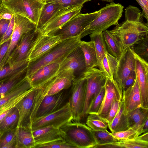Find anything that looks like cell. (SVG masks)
<instances>
[{
  "label": "cell",
  "instance_id": "6da1fadb",
  "mask_svg": "<svg viewBox=\"0 0 148 148\" xmlns=\"http://www.w3.org/2000/svg\"><path fill=\"white\" fill-rule=\"evenodd\" d=\"M125 13V21L109 31L120 42L123 50L148 36V23L143 21L139 9L129 5L126 8Z\"/></svg>",
  "mask_w": 148,
  "mask_h": 148
},
{
  "label": "cell",
  "instance_id": "7a4b0ae2",
  "mask_svg": "<svg viewBox=\"0 0 148 148\" xmlns=\"http://www.w3.org/2000/svg\"><path fill=\"white\" fill-rule=\"evenodd\" d=\"M80 36L64 40L37 59L29 62L26 77H28L40 68L52 63L60 64L73 50L79 46Z\"/></svg>",
  "mask_w": 148,
  "mask_h": 148
},
{
  "label": "cell",
  "instance_id": "3957f363",
  "mask_svg": "<svg viewBox=\"0 0 148 148\" xmlns=\"http://www.w3.org/2000/svg\"><path fill=\"white\" fill-rule=\"evenodd\" d=\"M59 130L63 139L76 148H94L97 145L92 130L86 124L71 121Z\"/></svg>",
  "mask_w": 148,
  "mask_h": 148
},
{
  "label": "cell",
  "instance_id": "277c9868",
  "mask_svg": "<svg viewBox=\"0 0 148 148\" xmlns=\"http://www.w3.org/2000/svg\"><path fill=\"white\" fill-rule=\"evenodd\" d=\"M123 6L113 2L100 9V12L80 35L81 38L95 32H103L110 26L117 25L123 12Z\"/></svg>",
  "mask_w": 148,
  "mask_h": 148
},
{
  "label": "cell",
  "instance_id": "5b68a950",
  "mask_svg": "<svg viewBox=\"0 0 148 148\" xmlns=\"http://www.w3.org/2000/svg\"><path fill=\"white\" fill-rule=\"evenodd\" d=\"M43 86L36 99L31 116V123L35 119L58 110L67 102L68 95L65 90L53 95H45L42 92Z\"/></svg>",
  "mask_w": 148,
  "mask_h": 148
},
{
  "label": "cell",
  "instance_id": "8992f818",
  "mask_svg": "<svg viewBox=\"0 0 148 148\" xmlns=\"http://www.w3.org/2000/svg\"><path fill=\"white\" fill-rule=\"evenodd\" d=\"M99 12V10L89 13H80L62 26L47 34L59 36L62 40L80 36Z\"/></svg>",
  "mask_w": 148,
  "mask_h": 148
},
{
  "label": "cell",
  "instance_id": "52a82bcc",
  "mask_svg": "<svg viewBox=\"0 0 148 148\" xmlns=\"http://www.w3.org/2000/svg\"><path fill=\"white\" fill-rule=\"evenodd\" d=\"M45 0H9L1 5L13 14L25 17L36 25Z\"/></svg>",
  "mask_w": 148,
  "mask_h": 148
},
{
  "label": "cell",
  "instance_id": "ba28073f",
  "mask_svg": "<svg viewBox=\"0 0 148 148\" xmlns=\"http://www.w3.org/2000/svg\"><path fill=\"white\" fill-rule=\"evenodd\" d=\"M84 76L86 79L87 84L82 119L87 116V112L89 106L104 86L106 79L102 71L94 68L88 69Z\"/></svg>",
  "mask_w": 148,
  "mask_h": 148
},
{
  "label": "cell",
  "instance_id": "9c48e42d",
  "mask_svg": "<svg viewBox=\"0 0 148 148\" xmlns=\"http://www.w3.org/2000/svg\"><path fill=\"white\" fill-rule=\"evenodd\" d=\"M87 80L84 76L72 82L68 101L73 116V120L79 122L84 104Z\"/></svg>",
  "mask_w": 148,
  "mask_h": 148
},
{
  "label": "cell",
  "instance_id": "30bf717a",
  "mask_svg": "<svg viewBox=\"0 0 148 148\" xmlns=\"http://www.w3.org/2000/svg\"><path fill=\"white\" fill-rule=\"evenodd\" d=\"M72 120V115L68 101L56 111L35 119L32 123L31 129L33 130L47 126H53L59 129Z\"/></svg>",
  "mask_w": 148,
  "mask_h": 148
},
{
  "label": "cell",
  "instance_id": "8fae6325",
  "mask_svg": "<svg viewBox=\"0 0 148 148\" xmlns=\"http://www.w3.org/2000/svg\"><path fill=\"white\" fill-rule=\"evenodd\" d=\"M14 16V24L9 47L0 64V69L6 65L12 52L25 34L36 29V25L27 18L17 14Z\"/></svg>",
  "mask_w": 148,
  "mask_h": 148
},
{
  "label": "cell",
  "instance_id": "7c38bea8",
  "mask_svg": "<svg viewBox=\"0 0 148 148\" xmlns=\"http://www.w3.org/2000/svg\"><path fill=\"white\" fill-rule=\"evenodd\" d=\"M87 70L83 53L79 46L60 64L57 74L64 71L77 79L83 77Z\"/></svg>",
  "mask_w": 148,
  "mask_h": 148
},
{
  "label": "cell",
  "instance_id": "4fadbf2b",
  "mask_svg": "<svg viewBox=\"0 0 148 148\" xmlns=\"http://www.w3.org/2000/svg\"><path fill=\"white\" fill-rule=\"evenodd\" d=\"M42 34L40 30L36 28L24 34L10 55L7 64L27 60L30 50Z\"/></svg>",
  "mask_w": 148,
  "mask_h": 148
},
{
  "label": "cell",
  "instance_id": "5bb4252c",
  "mask_svg": "<svg viewBox=\"0 0 148 148\" xmlns=\"http://www.w3.org/2000/svg\"><path fill=\"white\" fill-rule=\"evenodd\" d=\"M42 86L32 88L16 105L19 112L17 127H25L31 128L32 114L37 96Z\"/></svg>",
  "mask_w": 148,
  "mask_h": 148
},
{
  "label": "cell",
  "instance_id": "9a60e30c",
  "mask_svg": "<svg viewBox=\"0 0 148 148\" xmlns=\"http://www.w3.org/2000/svg\"><path fill=\"white\" fill-rule=\"evenodd\" d=\"M135 71V60L130 47L123 50L118 61L114 74V79L122 90L125 81L130 73Z\"/></svg>",
  "mask_w": 148,
  "mask_h": 148
},
{
  "label": "cell",
  "instance_id": "2e32d148",
  "mask_svg": "<svg viewBox=\"0 0 148 148\" xmlns=\"http://www.w3.org/2000/svg\"><path fill=\"white\" fill-rule=\"evenodd\" d=\"M132 51L135 58V72L140 93L141 106L148 108V63Z\"/></svg>",
  "mask_w": 148,
  "mask_h": 148
},
{
  "label": "cell",
  "instance_id": "e0dca14e",
  "mask_svg": "<svg viewBox=\"0 0 148 148\" xmlns=\"http://www.w3.org/2000/svg\"><path fill=\"white\" fill-rule=\"evenodd\" d=\"M105 94L97 114L106 119L113 102L116 100L121 101L123 91L122 88L114 79L106 78L104 85Z\"/></svg>",
  "mask_w": 148,
  "mask_h": 148
},
{
  "label": "cell",
  "instance_id": "ac0fdd59",
  "mask_svg": "<svg viewBox=\"0 0 148 148\" xmlns=\"http://www.w3.org/2000/svg\"><path fill=\"white\" fill-rule=\"evenodd\" d=\"M83 5L61 9L40 30L43 35L62 26L74 16L80 13Z\"/></svg>",
  "mask_w": 148,
  "mask_h": 148
},
{
  "label": "cell",
  "instance_id": "d6986e66",
  "mask_svg": "<svg viewBox=\"0 0 148 148\" xmlns=\"http://www.w3.org/2000/svg\"><path fill=\"white\" fill-rule=\"evenodd\" d=\"M62 40L59 36L42 34L30 50L27 60L31 62L37 59Z\"/></svg>",
  "mask_w": 148,
  "mask_h": 148
},
{
  "label": "cell",
  "instance_id": "ffe728a7",
  "mask_svg": "<svg viewBox=\"0 0 148 148\" xmlns=\"http://www.w3.org/2000/svg\"><path fill=\"white\" fill-rule=\"evenodd\" d=\"M60 64L51 63L37 70L28 77L33 88L42 86L56 77L58 71Z\"/></svg>",
  "mask_w": 148,
  "mask_h": 148
},
{
  "label": "cell",
  "instance_id": "44dd1931",
  "mask_svg": "<svg viewBox=\"0 0 148 148\" xmlns=\"http://www.w3.org/2000/svg\"><path fill=\"white\" fill-rule=\"evenodd\" d=\"M122 99L123 102V112L125 115L142 106L140 93L136 78L132 86L123 91Z\"/></svg>",
  "mask_w": 148,
  "mask_h": 148
},
{
  "label": "cell",
  "instance_id": "7402d4cb",
  "mask_svg": "<svg viewBox=\"0 0 148 148\" xmlns=\"http://www.w3.org/2000/svg\"><path fill=\"white\" fill-rule=\"evenodd\" d=\"M36 145L63 139L59 129L49 126L32 130Z\"/></svg>",
  "mask_w": 148,
  "mask_h": 148
},
{
  "label": "cell",
  "instance_id": "603a6c76",
  "mask_svg": "<svg viewBox=\"0 0 148 148\" xmlns=\"http://www.w3.org/2000/svg\"><path fill=\"white\" fill-rule=\"evenodd\" d=\"M16 148H35L36 144L31 129L19 127L16 133Z\"/></svg>",
  "mask_w": 148,
  "mask_h": 148
},
{
  "label": "cell",
  "instance_id": "cb8c5ba5",
  "mask_svg": "<svg viewBox=\"0 0 148 148\" xmlns=\"http://www.w3.org/2000/svg\"><path fill=\"white\" fill-rule=\"evenodd\" d=\"M127 115L129 128L135 127L142 133L143 125L148 119V108L141 106L133 110Z\"/></svg>",
  "mask_w": 148,
  "mask_h": 148
},
{
  "label": "cell",
  "instance_id": "d4e9b609",
  "mask_svg": "<svg viewBox=\"0 0 148 148\" xmlns=\"http://www.w3.org/2000/svg\"><path fill=\"white\" fill-rule=\"evenodd\" d=\"M58 4L53 2L45 3L43 6L39 16L36 28L40 30L61 9Z\"/></svg>",
  "mask_w": 148,
  "mask_h": 148
},
{
  "label": "cell",
  "instance_id": "484cf974",
  "mask_svg": "<svg viewBox=\"0 0 148 148\" xmlns=\"http://www.w3.org/2000/svg\"><path fill=\"white\" fill-rule=\"evenodd\" d=\"M27 67L11 77L0 82V98L15 88L26 77Z\"/></svg>",
  "mask_w": 148,
  "mask_h": 148
},
{
  "label": "cell",
  "instance_id": "4316f807",
  "mask_svg": "<svg viewBox=\"0 0 148 148\" xmlns=\"http://www.w3.org/2000/svg\"><path fill=\"white\" fill-rule=\"evenodd\" d=\"M79 47L83 53L87 69L97 66L96 54L93 41L81 40Z\"/></svg>",
  "mask_w": 148,
  "mask_h": 148
},
{
  "label": "cell",
  "instance_id": "83f0119b",
  "mask_svg": "<svg viewBox=\"0 0 148 148\" xmlns=\"http://www.w3.org/2000/svg\"><path fill=\"white\" fill-rule=\"evenodd\" d=\"M148 142L142 140L139 136L133 139L118 140L116 142L101 145L95 148H147Z\"/></svg>",
  "mask_w": 148,
  "mask_h": 148
},
{
  "label": "cell",
  "instance_id": "f1b7e54d",
  "mask_svg": "<svg viewBox=\"0 0 148 148\" xmlns=\"http://www.w3.org/2000/svg\"><path fill=\"white\" fill-rule=\"evenodd\" d=\"M124 105L122 100L119 110L108 127L112 133L127 130L129 128L127 115L124 113Z\"/></svg>",
  "mask_w": 148,
  "mask_h": 148
},
{
  "label": "cell",
  "instance_id": "f546056e",
  "mask_svg": "<svg viewBox=\"0 0 148 148\" xmlns=\"http://www.w3.org/2000/svg\"><path fill=\"white\" fill-rule=\"evenodd\" d=\"M102 32L108 52L113 56L119 58L123 51L120 42L109 31L106 30Z\"/></svg>",
  "mask_w": 148,
  "mask_h": 148
},
{
  "label": "cell",
  "instance_id": "4dcf8cb0",
  "mask_svg": "<svg viewBox=\"0 0 148 148\" xmlns=\"http://www.w3.org/2000/svg\"><path fill=\"white\" fill-rule=\"evenodd\" d=\"M93 41L96 51L97 66L101 68L102 60L107 51L102 32H95L90 35Z\"/></svg>",
  "mask_w": 148,
  "mask_h": 148
},
{
  "label": "cell",
  "instance_id": "1f68e13d",
  "mask_svg": "<svg viewBox=\"0 0 148 148\" xmlns=\"http://www.w3.org/2000/svg\"><path fill=\"white\" fill-rule=\"evenodd\" d=\"M29 62L28 60L8 64L0 69V82L8 78L27 68Z\"/></svg>",
  "mask_w": 148,
  "mask_h": 148
},
{
  "label": "cell",
  "instance_id": "d6a6232c",
  "mask_svg": "<svg viewBox=\"0 0 148 148\" xmlns=\"http://www.w3.org/2000/svg\"><path fill=\"white\" fill-rule=\"evenodd\" d=\"M19 118L18 110L15 106L12 108L0 122V135L4 132L16 128Z\"/></svg>",
  "mask_w": 148,
  "mask_h": 148
},
{
  "label": "cell",
  "instance_id": "836d02e7",
  "mask_svg": "<svg viewBox=\"0 0 148 148\" xmlns=\"http://www.w3.org/2000/svg\"><path fill=\"white\" fill-rule=\"evenodd\" d=\"M118 61L117 58L107 52L101 62L99 69L102 71L107 78L114 79V74Z\"/></svg>",
  "mask_w": 148,
  "mask_h": 148
},
{
  "label": "cell",
  "instance_id": "e575fe53",
  "mask_svg": "<svg viewBox=\"0 0 148 148\" xmlns=\"http://www.w3.org/2000/svg\"><path fill=\"white\" fill-rule=\"evenodd\" d=\"M32 88L29 78L26 77L18 85L0 98V106L15 97L27 91Z\"/></svg>",
  "mask_w": 148,
  "mask_h": 148
},
{
  "label": "cell",
  "instance_id": "d590c367",
  "mask_svg": "<svg viewBox=\"0 0 148 148\" xmlns=\"http://www.w3.org/2000/svg\"><path fill=\"white\" fill-rule=\"evenodd\" d=\"M86 124L95 131L106 130L108 127L106 119L97 114H88L87 116Z\"/></svg>",
  "mask_w": 148,
  "mask_h": 148
},
{
  "label": "cell",
  "instance_id": "8d00e7d4",
  "mask_svg": "<svg viewBox=\"0 0 148 148\" xmlns=\"http://www.w3.org/2000/svg\"><path fill=\"white\" fill-rule=\"evenodd\" d=\"M148 36L130 47L132 50L147 62L148 61Z\"/></svg>",
  "mask_w": 148,
  "mask_h": 148
},
{
  "label": "cell",
  "instance_id": "74e56055",
  "mask_svg": "<svg viewBox=\"0 0 148 148\" xmlns=\"http://www.w3.org/2000/svg\"><path fill=\"white\" fill-rule=\"evenodd\" d=\"M92 132L97 144V145H106L118 141L107 130L97 131L92 130Z\"/></svg>",
  "mask_w": 148,
  "mask_h": 148
},
{
  "label": "cell",
  "instance_id": "f35d334b",
  "mask_svg": "<svg viewBox=\"0 0 148 148\" xmlns=\"http://www.w3.org/2000/svg\"><path fill=\"white\" fill-rule=\"evenodd\" d=\"M32 88L27 91L15 97L4 104L0 106V122L4 118L10 110L12 108L16 106L17 104L29 92Z\"/></svg>",
  "mask_w": 148,
  "mask_h": 148
},
{
  "label": "cell",
  "instance_id": "ab89813d",
  "mask_svg": "<svg viewBox=\"0 0 148 148\" xmlns=\"http://www.w3.org/2000/svg\"><path fill=\"white\" fill-rule=\"evenodd\" d=\"M118 140L131 139L137 138L142 134L140 130L135 127H130L125 130L111 133Z\"/></svg>",
  "mask_w": 148,
  "mask_h": 148
},
{
  "label": "cell",
  "instance_id": "60d3db41",
  "mask_svg": "<svg viewBox=\"0 0 148 148\" xmlns=\"http://www.w3.org/2000/svg\"><path fill=\"white\" fill-rule=\"evenodd\" d=\"M105 88L103 87L99 93L89 106L87 112L88 114H97L101 105L105 94Z\"/></svg>",
  "mask_w": 148,
  "mask_h": 148
},
{
  "label": "cell",
  "instance_id": "b9f144b4",
  "mask_svg": "<svg viewBox=\"0 0 148 148\" xmlns=\"http://www.w3.org/2000/svg\"><path fill=\"white\" fill-rule=\"evenodd\" d=\"M76 148L64 139L59 140L48 143L36 145L35 148Z\"/></svg>",
  "mask_w": 148,
  "mask_h": 148
},
{
  "label": "cell",
  "instance_id": "7bdbcfd3",
  "mask_svg": "<svg viewBox=\"0 0 148 148\" xmlns=\"http://www.w3.org/2000/svg\"><path fill=\"white\" fill-rule=\"evenodd\" d=\"M92 0H46V3L53 2L58 4L62 9L83 5Z\"/></svg>",
  "mask_w": 148,
  "mask_h": 148
},
{
  "label": "cell",
  "instance_id": "ee69618b",
  "mask_svg": "<svg viewBox=\"0 0 148 148\" xmlns=\"http://www.w3.org/2000/svg\"><path fill=\"white\" fill-rule=\"evenodd\" d=\"M17 128L8 130L2 134L0 137V148H3L15 137Z\"/></svg>",
  "mask_w": 148,
  "mask_h": 148
},
{
  "label": "cell",
  "instance_id": "f6af8a7d",
  "mask_svg": "<svg viewBox=\"0 0 148 148\" xmlns=\"http://www.w3.org/2000/svg\"><path fill=\"white\" fill-rule=\"evenodd\" d=\"M121 101L116 100L114 101L112 103L108 114L106 118L108 124V126L110 124L116 116L119 110Z\"/></svg>",
  "mask_w": 148,
  "mask_h": 148
},
{
  "label": "cell",
  "instance_id": "bcb514c9",
  "mask_svg": "<svg viewBox=\"0 0 148 148\" xmlns=\"http://www.w3.org/2000/svg\"><path fill=\"white\" fill-rule=\"evenodd\" d=\"M14 16L13 14L10 21L8 28L6 32L0 41V45L2 44L11 37L13 32L14 24Z\"/></svg>",
  "mask_w": 148,
  "mask_h": 148
},
{
  "label": "cell",
  "instance_id": "7dc6e473",
  "mask_svg": "<svg viewBox=\"0 0 148 148\" xmlns=\"http://www.w3.org/2000/svg\"><path fill=\"white\" fill-rule=\"evenodd\" d=\"M136 79L135 71H133L130 73L126 79L123 89V91L126 90L132 86Z\"/></svg>",
  "mask_w": 148,
  "mask_h": 148
},
{
  "label": "cell",
  "instance_id": "c3c4849f",
  "mask_svg": "<svg viewBox=\"0 0 148 148\" xmlns=\"http://www.w3.org/2000/svg\"><path fill=\"white\" fill-rule=\"evenodd\" d=\"M142 9V14L148 21V0H136Z\"/></svg>",
  "mask_w": 148,
  "mask_h": 148
},
{
  "label": "cell",
  "instance_id": "681fc988",
  "mask_svg": "<svg viewBox=\"0 0 148 148\" xmlns=\"http://www.w3.org/2000/svg\"><path fill=\"white\" fill-rule=\"evenodd\" d=\"M11 37L0 45V64L5 56L8 49Z\"/></svg>",
  "mask_w": 148,
  "mask_h": 148
},
{
  "label": "cell",
  "instance_id": "f907efd6",
  "mask_svg": "<svg viewBox=\"0 0 148 148\" xmlns=\"http://www.w3.org/2000/svg\"><path fill=\"white\" fill-rule=\"evenodd\" d=\"M10 20L0 19V41L8 28Z\"/></svg>",
  "mask_w": 148,
  "mask_h": 148
},
{
  "label": "cell",
  "instance_id": "816d5d0a",
  "mask_svg": "<svg viewBox=\"0 0 148 148\" xmlns=\"http://www.w3.org/2000/svg\"><path fill=\"white\" fill-rule=\"evenodd\" d=\"M13 14L5 8L1 14V19L10 20Z\"/></svg>",
  "mask_w": 148,
  "mask_h": 148
},
{
  "label": "cell",
  "instance_id": "f5cc1de1",
  "mask_svg": "<svg viewBox=\"0 0 148 148\" xmlns=\"http://www.w3.org/2000/svg\"><path fill=\"white\" fill-rule=\"evenodd\" d=\"M3 148H16V136L14 139L6 145Z\"/></svg>",
  "mask_w": 148,
  "mask_h": 148
},
{
  "label": "cell",
  "instance_id": "db71d44e",
  "mask_svg": "<svg viewBox=\"0 0 148 148\" xmlns=\"http://www.w3.org/2000/svg\"><path fill=\"white\" fill-rule=\"evenodd\" d=\"M148 119L145 121L142 129V134L148 132Z\"/></svg>",
  "mask_w": 148,
  "mask_h": 148
},
{
  "label": "cell",
  "instance_id": "11a10c76",
  "mask_svg": "<svg viewBox=\"0 0 148 148\" xmlns=\"http://www.w3.org/2000/svg\"><path fill=\"white\" fill-rule=\"evenodd\" d=\"M4 8H5L3 6L1 5L0 6V14L3 12Z\"/></svg>",
  "mask_w": 148,
  "mask_h": 148
},
{
  "label": "cell",
  "instance_id": "9f6ffc18",
  "mask_svg": "<svg viewBox=\"0 0 148 148\" xmlns=\"http://www.w3.org/2000/svg\"><path fill=\"white\" fill-rule=\"evenodd\" d=\"M102 1H106L109 2H113L114 0H100Z\"/></svg>",
  "mask_w": 148,
  "mask_h": 148
},
{
  "label": "cell",
  "instance_id": "6f0895ef",
  "mask_svg": "<svg viewBox=\"0 0 148 148\" xmlns=\"http://www.w3.org/2000/svg\"><path fill=\"white\" fill-rule=\"evenodd\" d=\"M3 0H0V6L1 5L2 3Z\"/></svg>",
  "mask_w": 148,
  "mask_h": 148
},
{
  "label": "cell",
  "instance_id": "680465c9",
  "mask_svg": "<svg viewBox=\"0 0 148 148\" xmlns=\"http://www.w3.org/2000/svg\"><path fill=\"white\" fill-rule=\"evenodd\" d=\"M9 0H3L2 2L6 1H8Z\"/></svg>",
  "mask_w": 148,
  "mask_h": 148
},
{
  "label": "cell",
  "instance_id": "91938a15",
  "mask_svg": "<svg viewBox=\"0 0 148 148\" xmlns=\"http://www.w3.org/2000/svg\"><path fill=\"white\" fill-rule=\"evenodd\" d=\"M2 13L0 14V19H1V14Z\"/></svg>",
  "mask_w": 148,
  "mask_h": 148
},
{
  "label": "cell",
  "instance_id": "94428289",
  "mask_svg": "<svg viewBox=\"0 0 148 148\" xmlns=\"http://www.w3.org/2000/svg\"><path fill=\"white\" fill-rule=\"evenodd\" d=\"M1 136V135H0V137Z\"/></svg>",
  "mask_w": 148,
  "mask_h": 148
},
{
  "label": "cell",
  "instance_id": "6125c7cd",
  "mask_svg": "<svg viewBox=\"0 0 148 148\" xmlns=\"http://www.w3.org/2000/svg\"></svg>",
  "mask_w": 148,
  "mask_h": 148
}]
</instances>
